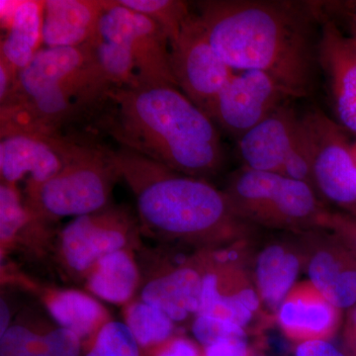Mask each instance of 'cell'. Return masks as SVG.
I'll return each mask as SVG.
<instances>
[{
    "label": "cell",
    "instance_id": "5",
    "mask_svg": "<svg viewBox=\"0 0 356 356\" xmlns=\"http://www.w3.org/2000/svg\"><path fill=\"white\" fill-rule=\"evenodd\" d=\"M119 177L106 147L74 142L56 177L40 186L25 188L28 207L46 221L76 218L105 209Z\"/></svg>",
    "mask_w": 356,
    "mask_h": 356
},
{
    "label": "cell",
    "instance_id": "33",
    "mask_svg": "<svg viewBox=\"0 0 356 356\" xmlns=\"http://www.w3.org/2000/svg\"><path fill=\"white\" fill-rule=\"evenodd\" d=\"M203 350L204 356H252L254 353L248 341L243 339L219 341Z\"/></svg>",
    "mask_w": 356,
    "mask_h": 356
},
{
    "label": "cell",
    "instance_id": "16",
    "mask_svg": "<svg viewBox=\"0 0 356 356\" xmlns=\"http://www.w3.org/2000/svg\"><path fill=\"white\" fill-rule=\"evenodd\" d=\"M257 243L248 273L267 317L273 323L281 304L304 270L303 245L299 235L289 233Z\"/></svg>",
    "mask_w": 356,
    "mask_h": 356
},
{
    "label": "cell",
    "instance_id": "6",
    "mask_svg": "<svg viewBox=\"0 0 356 356\" xmlns=\"http://www.w3.org/2000/svg\"><path fill=\"white\" fill-rule=\"evenodd\" d=\"M139 218L125 206L111 204L105 209L72 218L58 229L51 266L65 280L84 283L105 255L122 250L137 252L143 247Z\"/></svg>",
    "mask_w": 356,
    "mask_h": 356
},
{
    "label": "cell",
    "instance_id": "19",
    "mask_svg": "<svg viewBox=\"0 0 356 356\" xmlns=\"http://www.w3.org/2000/svg\"><path fill=\"white\" fill-rule=\"evenodd\" d=\"M301 116L284 104L238 140L245 168L257 172H282L301 126Z\"/></svg>",
    "mask_w": 356,
    "mask_h": 356
},
{
    "label": "cell",
    "instance_id": "18",
    "mask_svg": "<svg viewBox=\"0 0 356 356\" xmlns=\"http://www.w3.org/2000/svg\"><path fill=\"white\" fill-rule=\"evenodd\" d=\"M343 311L330 303L310 281L297 282L276 316V323L287 339L300 343L330 341L341 329Z\"/></svg>",
    "mask_w": 356,
    "mask_h": 356
},
{
    "label": "cell",
    "instance_id": "1",
    "mask_svg": "<svg viewBox=\"0 0 356 356\" xmlns=\"http://www.w3.org/2000/svg\"><path fill=\"white\" fill-rule=\"evenodd\" d=\"M198 7L210 44L231 69L266 72L298 98L313 90L320 65L310 4L210 0Z\"/></svg>",
    "mask_w": 356,
    "mask_h": 356
},
{
    "label": "cell",
    "instance_id": "22",
    "mask_svg": "<svg viewBox=\"0 0 356 356\" xmlns=\"http://www.w3.org/2000/svg\"><path fill=\"white\" fill-rule=\"evenodd\" d=\"M44 1H1V23L7 33L0 60L18 74L31 63L43 44Z\"/></svg>",
    "mask_w": 356,
    "mask_h": 356
},
{
    "label": "cell",
    "instance_id": "17",
    "mask_svg": "<svg viewBox=\"0 0 356 356\" xmlns=\"http://www.w3.org/2000/svg\"><path fill=\"white\" fill-rule=\"evenodd\" d=\"M318 65L325 72L337 124L356 139V51L350 37L325 19L318 44Z\"/></svg>",
    "mask_w": 356,
    "mask_h": 356
},
{
    "label": "cell",
    "instance_id": "12",
    "mask_svg": "<svg viewBox=\"0 0 356 356\" xmlns=\"http://www.w3.org/2000/svg\"><path fill=\"white\" fill-rule=\"evenodd\" d=\"M291 98L298 97L266 72L243 70L231 77L208 116L238 140Z\"/></svg>",
    "mask_w": 356,
    "mask_h": 356
},
{
    "label": "cell",
    "instance_id": "14",
    "mask_svg": "<svg viewBox=\"0 0 356 356\" xmlns=\"http://www.w3.org/2000/svg\"><path fill=\"white\" fill-rule=\"evenodd\" d=\"M304 271L330 303L348 311L356 304V255L336 235L324 229L300 234Z\"/></svg>",
    "mask_w": 356,
    "mask_h": 356
},
{
    "label": "cell",
    "instance_id": "36",
    "mask_svg": "<svg viewBox=\"0 0 356 356\" xmlns=\"http://www.w3.org/2000/svg\"><path fill=\"white\" fill-rule=\"evenodd\" d=\"M341 330V350L348 356H356V304L346 311Z\"/></svg>",
    "mask_w": 356,
    "mask_h": 356
},
{
    "label": "cell",
    "instance_id": "11",
    "mask_svg": "<svg viewBox=\"0 0 356 356\" xmlns=\"http://www.w3.org/2000/svg\"><path fill=\"white\" fill-rule=\"evenodd\" d=\"M97 36L127 49L140 83L177 88L170 65V40L154 21L117 1H105Z\"/></svg>",
    "mask_w": 356,
    "mask_h": 356
},
{
    "label": "cell",
    "instance_id": "13",
    "mask_svg": "<svg viewBox=\"0 0 356 356\" xmlns=\"http://www.w3.org/2000/svg\"><path fill=\"white\" fill-rule=\"evenodd\" d=\"M197 315L231 321L250 334L273 324L262 307L247 268L208 261Z\"/></svg>",
    "mask_w": 356,
    "mask_h": 356
},
{
    "label": "cell",
    "instance_id": "31",
    "mask_svg": "<svg viewBox=\"0 0 356 356\" xmlns=\"http://www.w3.org/2000/svg\"><path fill=\"white\" fill-rule=\"evenodd\" d=\"M318 229L331 232L356 255L355 216L327 208L320 218Z\"/></svg>",
    "mask_w": 356,
    "mask_h": 356
},
{
    "label": "cell",
    "instance_id": "34",
    "mask_svg": "<svg viewBox=\"0 0 356 356\" xmlns=\"http://www.w3.org/2000/svg\"><path fill=\"white\" fill-rule=\"evenodd\" d=\"M295 356H348L330 341L315 339L297 343Z\"/></svg>",
    "mask_w": 356,
    "mask_h": 356
},
{
    "label": "cell",
    "instance_id": "10",
    "mask_svg": "<svg viewBox=\"0 0 356 356\" xmlns=\"http://www.w3.org/2000/svg\"><path fill=\"white\" fill-rule=\"evenodd\" d=\"M170 65L178 88L195 106L208 112L227 83L231 69L210 44L197 15H191L170 43Z\"/></svg>",
    "mask_w": 356,
    "mask_h": 356
},
{
    "label": "cell",
    "instance_id": "20",
    "mask_svg": "<svg viewBox=\"0 0 356 356\" xmlns=\"http://www.w3.org/2000/svg\"><path fill=\"white\" fill-rule=\"evenodd\" d=\"M27 291L38 293L51 322L74 332L83 343L95 341L103 325L112 320L108 310L90 293L70 288L40 287L33 280Z\"/></svg>",
    "mask_w": 356,
    "mask_h": 356
},
{
    "label": "cell",
    "instance_id": "7",
    "mask_svg": "<svg viewBox=\"0 0 356 356\" xmlns=\"http://www.w3.org/2000/svg\"><path fill=\"white\" fill-rule=\"evenodd\" d=\"M142 283L137 297L165 312L179 325H189L200 307L206 271L203 250L159 243L137 252Z\"/></svg>",
    "mask_w": 356,
    "mask_h": 356
},
{
    "label": "cell",
    "instance_id": "21",
    "mask_svg": "<svg viewBox=\"0 0 356 356\" xmlns=\"http://www.w3.org/2000/svg\"><path fill=\"white\" fill-rule=\"evenodd\" d=\"M105 1L46 0L43 44L47 48L83 46L95 39Z\"/></svg>",
    "mask_w": 356,
    "mask_h": 356
},
{
    "label": "cell",
    "instance_id": "3",
    "mask_svg": "<svg viewBox=\"0 0 356 356\" xmlns=\"http://www.w3.org/2000/svg\"><path fill=\"white\" fill-rule=\"evenodd\" d=\"M119 179L132 191L143 236L159 243L210 250L259 236L224 191L120 147H106Z\"/></svg>",
    "mask_w": 356,
    "mask_h": 356
},
{
    "label": "cell",
    "instance_id": "27",
    "mask_svg": "<svg viewBox=\"0 0 356 356\" xmlns=\"http://www.w3.org/2000/svg\"><path fill=\"white\" fill-rule=\"evenodd\" d=\"M117 2L154 21L165 31L170 43L177 38L185 21L191 15L188 4L180 0H117Z\"/></svg>",
    "mask_w": 356,
    "mask_h": 356
},
{
    "label": "cell",
    "instance_id": "8",
    "mask_svg": "<svg viewBox=\"0 0 356 356\" xmlns=\"http://www.w3.org/2000/svg\"><path fill=\"white\" fill-rule=\"evenodd\" d=\"M313 149V185L325 204L356 217V139L320 110L302 115Z\"/></svg>",
    "mask_w": 356,
    "mask_h": 356
},
{
    "label": "cell",
    "instance_id": "23",
    "mask_svg": "<svg viewBox=\"0 0 356 356\" xmlns=\"http://www.w3.org/2000/svg\"><path fill=\"white\" fill-rule=\"evenodd\" d=\"M142 275L136 252L122 250L102 257L84 281L95 298L126 306L137 297Z\"/></svg>",
    "mask_w": 356,
    "mask_h": 356
},
{
    "label": "cell",
    "instance_id": "35",
    "mask_svg": "<svg viewBox=\"0 0 356 356\" xmlns=\"http://www.w3.org/2000/svg\"><path fill=\"white\" fill-rule=\"evenodd\" d=\"M7 285V284H6ZM9 286V285H8ZM9 292L8 287L2 285L1 298H0V336L4 334L13 324L14 318L19 314V307L13 296V288Z\"/></svg>",
    "mask_w": 356,
    "mask_h": 356
},
{
    "label": "cell",
    "instance_id": "15",
    "mask_svg": "<svg viewBox=\"0 0 356 356\" xmlns=\"http://www.w3.org/2000/svg\"><path fill=\"white\" fill-rule=\"evenodd\" d=\"M76 140L41 134L18 132L1 136V184L18 186L25 178V188L40 186L56 177L65 165Z\"/></svg>",
    "mask_w": 356,
    "mask_h": 356
},
{
    "label": "cell",
    "instance_id": "37",
    "mask_svg": "<svg viewBox=\"0 0 356 356\" xmlns=\"http://www.w3.org/2000/svg\"><path fill=\"white\" fill-rule=\"evenodd\" d=\"M353 34H351V37H350L351 42H353V46H355L356 51V8L355 10V13H353Z\"/></svg>",
    "mask_w": 356,
    "mask_h": 356
},
{
    "label": "cell",
    "instance_id": "9",
    "mask_svg": "<svg viewBox=\"0 0 356 356\" xmlns=\"http://www.w3.org/2000/svg\"><path fill=\"white\" fill-rule=\"evenodd\" d=\"M112 88L97 64L92 42L67 48L46 47L18 72L13 92L0 105L58 89H77L105 96Z\"/></svg>",
    "mask_w": 356,
    "mask_h": 356
},
{
    "label": "cell",
    "instance_id": "26",
    "mask_svg": "<svg viewBox=\"0 0 356 356\" xmlns=\"http://www.w3.org/2000/svg\"><path fill=\"white\" fill-rule=\"evenodd\" d=\"M96 60L113 88H125L140 84L137 69L130 53L122 44L96 35L92 41Z\"/></svg>",
    "mask_w": 356,
    "mask_h": 356
},
{
    "label": "cell",
    "instance_id": "2",
    "mask_svg": "<svg viewBox=\"0 0 356 356\" xmlns=\"http://www.w3.org/2000/svg\"><path fill=\"white\" fill-rule=\"evenodd\" d=\"M96 111L99 125L120 147L175 172L207 180L224 165L214 122L175 86L113 88Z\"/></svg>",
    "mask_w": 356,
    "mask_h": 356
},
{
    "label": "cell",
    "instance_id": "32",
    "mask_svg": "<svg viewBox=\"0 0 356 356\" xmlns=\"http://www.w3.org/2000/svg\"><path fill=\"white\" fill-rule=\"evenodd\" d=\"M147 353L149 356H204L202 346L195 339L181 334H177Z\"/></svg>",
    "mask_w": 356,
    "mask_h": 356
},
{
    "label": "cell",
    "instance_id": "4",
    "mask_svg": "<svg viewBox=\"0 0 356 356\" xmlns=\"http://www.w3.org/2000/svg\"><path fill=\"white\" fill-rule=\"evenodd\" d=\"M222 191L243 221L282 233L300 235L318 229L329 208L306 182L245 166L229 175Z\"/></svg>",
    "mask_w": 356,
    "mask_h": 356
},
{
    "label": "cell",
    "instance_id": "29",
    "mask_svg": "<svg viewBox=\"0 0 356 356\" xmlns=\"http://www.w3.org/2000/svg\"><path fill=\"white\" fill-rule=\"evenodd\" d=\"M193 339L203 348L219 341L243 339L248 341L250 334L240 325L212 316L197 315L191 325Z\"/></svg>",
    "mask_w": 356,
    "mask_h": 356
},
{
    "label": "cell",
    "instance_id": "28",
    "mask_svg": "<svg viewBox=\"0 0 356 356\" xmlns=\"http://www.w3.org/2000/svg\"><path fill=\"white\" fill-rule=\"evenodd\" d=\"M83 356H142V350L125 323L111 320Z\"/></svg>",
    "mask_w": 356,
    "mask_h": 356
},
{
    "label": "cell",
    "instance_id": "24",
    "mask_svg": "<svg viewBox=\"0 0 356 356\" xmlns=\"http://www.w3.org/2000/svg\"><path fill=\"white\" fill-rule=\"evenodd\" d=\"M123 314L124 323L145 353L180 334L178 325L165 312L139 298L124 306Z\"/></svg>",
    "mask_w": 356,
    "mask_h": 356
},
{
    "label": "cell",
    "instance_id": "30",
    "mask_svg": "<svg viewBox=\"0 0 356 356\" xmlns=\"http://www.w3.org/2000/svg\"><path fill=\"white\" fill-rule=\"evenodd\" d=\"M83 350L81 337L53 324L42 334L36 356H83Z\"/></svg>",
    "mask_w": 356,
    "mask_h": 356
},
{
    "label": "cell",
    "instance_id": "25",
    "mask_svg": "<svg viewBox=\"0 0 356 356\" xmlns=\"http://www.w3.org/2000/svg\"><path fill=\"white\" fill-rule=\"evenodd\" d=\"M49 321L34 309L25 307L8 330L0 336V356H34Z\"/></svg>",
    "mask_w": 356,
    "mask_h": 356
}]
</instances>
